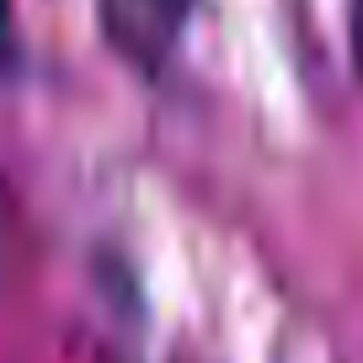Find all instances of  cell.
Instances as JSON below:
<instances>
[{
	"label": "cell",
	"mask_w": 363,
	"mask_h": 363,
	"mask_svg": "<svg viewBox=\"0 0 363 363\" xmlns=\"http://www.w3.org/2000/svg\"><path fill=\"white\" fill-rule=\"evenodd\" d=\"M198 0H102V33L128 65L160 69L177 54Z\"/></svg>",
	"instance_id": "obj_1"
},
{
	"label": "cell",
	"mask_w": 363,
	"mask_h": 363,
	"mask_svg": "<svg viewBox=\"0 0 363 363\" xmlns=\"http://www.w3.org/2000/svg\"><path fill=\"white\" fill-rule=\"evenodd\" d=\"M347 33H352V69H358V80H363V0H352Z\"/></svg>",
	"instance_id": "obj_2"
},
{
	"label": "cell",
	"mask_w": 363,
	"mask_h": 363,
	"mask_svg": "<svg viewBox=\"0 0 363 363\" xmlns=\"http://www.w3.org/2000/svg\"><path fill=\"white\" fill-rule=\"evenodd\" d=\"M11 54V0H0V59Z\"/></svg>",
	"instance_id": "obj_3"
}]
</instances>
